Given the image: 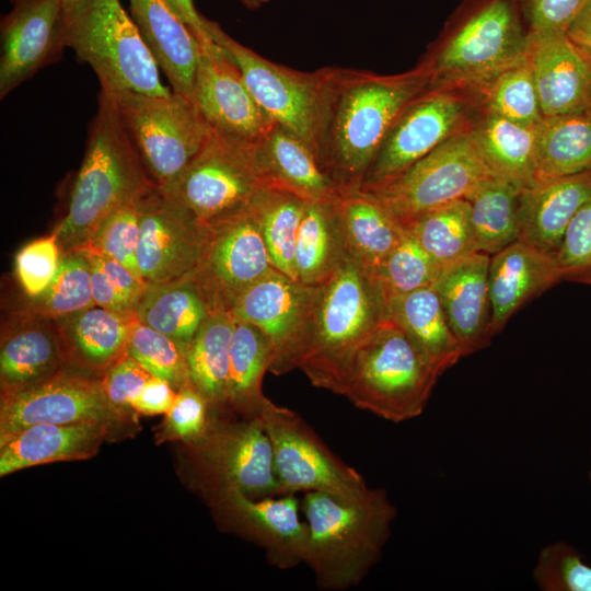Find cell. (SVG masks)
<instances>
[{"label":"cell","mask_w":591,"mask_h":591,"mask_svg":"<svg viewBox=\"0 0 591 591\" xmlns=\"http://www.w3.org/2000/svg\"><path fill=\"white\" fill-rule=\"evenodd\" d=\"M429 86L424 67L396 76L334 67L317 157L344 190H357L389 129Z\"/></svg>","instance_id":"6da1fadb"},{"label":"cell","mask_w":591,"mask_h":591,"mask_svg":"<svg viewBox=\"0 0 591 591\" xmlns=\"http://www.w3.org/2000/svg\"><path fill=\"white\" fill-rule=\"evenodd\" d=\"M389 303L373 274L351 255L323 282L314 297L287 362L313 386L334 392L354 350L385 320Z\"/></svg>","instance_id":"7a4b0ae2"},{"label":"cell","mask_w":591,"mask_h":591,"mask_svg":"<svg viewBox=\"0 0 591 591\" xmlns=\"http://www.w3.org/2000/svg\"><path fill=\"white\" fill-rule=\"evenodd\" d=\"M301 508L309 529L303 563L314 572L318 589L358 586L391 535L396 509L386 491L369 487L354 497L306 491Z\"/></svg>","instance_id":"3957f363"},{"label":"cell","mask_w":591,"mask_h":591,"mask_svg":"<svg viewBox=\"0 0 591 591\" xmlns=\"http://www.w3.org/2000/svg\"><path fill=\"white\" fill-rule=\"evenodd\" d=\"M152 184L113 99L101 90L67 213L53 231L61 253L84 247L114 210Z\"/></svg>","instance_id":"277c9868"},{"label":"cell","mask_w":591,"mask_h":591,"mask_svg":"<svg viewBox=\"0 0 591 591\" xmlns=\"http://www.w3.org/2000/svg\"><path fill=\"white\" fill-rule=\"evenodd\" d=\"M440 375L389 317L350 355L333 393L380 418L402 422L424 412Z\"/></svg>","instance_id":"5b68a950"},{"label":"cell","mask_w":591,"mask_h":591,"mask_svg":"<svg viewBox=\"0 0 591 591\" xmlns=\"http://www.w3.org/2000/svg\"><path fill=\"white\" fill-rule=\"evenodd\" d=\"M68 47L95 72L108 94L136 92L165 96L159 65L120 0L65 4Z\"/></svg>","instance_id":"8992f818"},{"label":"cell","mask_w":591,"mask_h":591,"mask_svg":"<svg viewBox=\"0 0 591 591\" xmlns=\"http://www.w3.org/2000/svg\"><path fill=\"white\" fill-rule=\"evenodd\" d=\"M108 95L149 177L161 188L177 179L213 131L196 103L173 91Z\"/></svg>","instance_id":"52a82bcc"},{"label":"cell","mask_w":591,"mask_h":591,"mask_svg":"<svg viewBox=\"0 0 591 591\" xmlns=\"http://www.w3.org/2000/svg\"><path fill=\"white\" fill-rule=\"evenodd\" d=\"M209 33L237 66L263 111L273 121L303 139L317 155L334 67L313 72L294 70L256 54L213 21Z\"/></svg>","instance_id":"ba28073f"},{"label":"cell","mask_w":591,"mask_h":591,"mask_svg":"<svg viewBox=\"0 0 591 591\" xmlns=\"http://www.w3.org/2000/svg\"><path fill=\"white\" fill-rule=\"evenodd\" d=\"M490 175L470 125L390 182L363 192L372 195L405 230L420 216L465 199Z\"/></svg>","instance_id":"9c48e42d"},{"label":"cell","mask_w":591,"mask_h":591,"mask_svg":"<svg viewBox=\"0 0 591 591\" xmlns=\"http://www.w3.org/2000/svg\"><path fill=\"white\" fill-rule=\"evenodd\" d=\"M267 186L255 143L213 130L177 179L162 189L206 225L246 207Z\"/></svg>","instance_id":"30bf717a"},{"label":"cell","mask_w":591,"mask_h":591,"mask_svg":"<svg viewBox=\"0 0 591 591\" xmlns=\"http://www.w3.org/2000/svg\"><path fill=\"white\" fill-rule=\"evenodd\" d=\"M523 35L508 0H496L472 18L437 56L422 66L429 86L478 92L524 56Z\"/></svg>","instance_id":"8fae6325"},{"label":"cell","mask_w":591,"mask_h":591,"mask_svg":"<svg viewBox=\"0 0 591 591\" xmlns=\"http://www.w3.org/2000/svg\"><path fill=\"white\" fill-rule=\"evenodd\" d=\"M250 204L204 225L199 258L190 276L210 313L231 314L240 297L276 269Z\"/></svg>","instance_id":"7c38bea8"},{"label":"cell","mask_w":591,"mask_h":591,"mask_svg":"<svg viewBox=\"0 0 591 591\" xmlns=\"http://www.w3.org/2000/svg\"><path fill=\"white\" fill-rule=\"evenodd\" d=\"M125 416L107 398L101 376L68 364L25 385L1 390L0 442L38 424L104 422Z\"/></svg>","instance_id":"4fadbf2b"},{"label":"cell","mask_w":591,"mask_h":591,"mask_svg":"<svg viewBox=\"0 0 591 591\" xmlns=\"http://www.w3.org/2000/svg\"><path fill=\"white\" fill-rule=\"evenodd\" d=\"M258 418L271 443L282 495L317 490L354 497L369 488L361 474L336 456L296 412L268 399Z\"/></svg>","instance_id":"5bb4252c"},{"label":"cell","mask_w":591,"mask_h":591,"mask_svg":"<svg viewBox=\"0 0 591 591\" xmlns=\"http://www.w3.org/2000/svg\"><path fill=\"white\" fill-rule=\"evenodd\" d=\"M190 447L215 500L234 491L251 498L282 495L271 443L258 417L235 422L215 417L206 436Z\"/></svg>","instance_id":"9a60e30c"},{"label":"cell","mask_w":591,"mask_h":591,"mask_svg":"<svg viewBox=\"0 0 591 591\" xmlns=\"http://www.w3.org/2000/svg\"><path fill=\"white\" fill-rule=\"evenodd\" d=\"M463 92L430 88L416 96L395 119L362 182L376 188L471 125Z\"/></svg>","instance_id":"2e32d148"},{"label":"cell","mask_w":591,"mask_h":591,"mask_svg":"<svg viewBox=\"0 0 591 591\" xmlns=\"http://www.w3.org/2000/svg\"><path fill=\"white\" fill-rule=\"evenodd\" d=\"M137 263L147 285L188 277L196 268L204 225L157 184L138 198Z\"/></svg>","instance_id":"e0dca14e"},{"label":"cell","mask_w":591,"mask_h":591,"mask_svg":"<svg viewBox=\"0 0 591 591\" xmlns=\"http://www.w3.org/2000/svg\"><path fill=\"white\" fill-rule=\"evenodd\" d=\"M1 18L0 99L59 60L68 47L63 0H11Z\"/></svg>","instance_id":"ac0fdd59"},{"label":"cell","mask_w":591,"mask_h":591,"mask_svg":"<svg viewBox=\"0 0 591 591\" xmlns=\"http://www.w3.org/2000/svg\"><path fill=\"white\" fill-rule=\"evenodd\" d=\"M200 46L194 102L213 130L256 143L275 121L258 105L228 54L215 42Z\"/></svg>","instance_id":"d6986e66"},{"label":"cell","mask_w":591,"mask_h":591,"mask_svg":"<svg viewBox=\"0 0 591 591\" xmlns=\"http://www.w3.org/2000/svg\"><path fill=\"white\" fill-rule=\"evenodd\" d=\"M315 286L273 269L251 286L231 311L235 321L262 331L274 349L269 372L287 373V362L310 310Z\"/></svg>","instance_id":"ffe728a7"},{"label":"cell","mask_w":591,"mask_h":591,"mask_svg":"<svg viewBox=\"0 0 591 591\" xmlns=\"http://www.w3.org/2000/svg\"><path fill=\"white\" fill-rule=\"evenodd\" d=\"M215 505L235 530L265 549L273 566L290 569L303 563L309 529L299 518L300 503L293 494L274 499L234 491L216 499Z\"/></svg>","instance_id":"44dd1931"},{"label":"cell","mask_w":591,"mask_h":591,"mask_svg":"<svg viewBox=\"0 0 591 591\" xmlns=\"http://www.w3.org/2000/svg\"><path fill=\"white\" fill-rule=\"evenodd\" d=\"M530 62L543 117L591 109V63L565 33L530 32Z\"/></svg>","instance_id":"7402d4cb"},{"label":"cell","mask_w":591,"mask_h":591,"mask_svg":"<svg viewBox=\"0 0 591 591\" xmlns=\"http://www.w3.org/2000/svg\"><path fill=\"white\" fill-rule=\"evenodd\" d=\"M489 263V255L472 253L443 266L432 286L464 357L487 347L493 337Z\"/></svg>","instance_id":"603a6c76"},{"label":"cell","mask_w":591,"mask_h":591,"mask_svg":"<svg viewBox=\"0 0 591 591\" xmlns=\"http://www.w3.org/2000/svg\"><path fill=\"white\" fill-rule=\"evenodd\" d=\"M564 279L556 256L515 241L490 256V332L499 333L529 300Z\"/></svg>","instance_id":"cb8c5ba5"},{"label":"cell","mask_w":591,"mask_h":591,"mask_svg":"<svg viewBox=\"0 0 591 591\" xmlns=\"http://www.w3.org/2000/svg\"><path fill=\"white\" fill-rule=\"evenodd\" d=\"M255 154L268 186L290 192L305 201H333L344 193L313 149L276 123L255 143Z\"/></svg>","instance_id":"d4e9b609"},{"label":"cell","mask_w":591,"mask_h":591,"mask_svg":"<svg viewBox=\"0 0 591 591\" xmlns=\"http://www.w3.org/2000/svg\"><path fill=\"white\" fill-rule=\"evenodd\" d=\"M104 422L38 424L0 442V476L36 465L86 460L108 436Z\"/></svg>","instance_id":"484cf974"},{"label":"cell","mask_w":591,"mask_h":591,"mask_svg":"<svg viewBox=\"0 0 591 591\" xmlns=\"http://www.w3.org/2000/svg\"><path fill=\"white\" fill-rule=\"evenodd\" d=\"M129 3L131 18L172 91L193 100L200 43L166 0H129Z\"/></svg>","instance_id":"4316f807"},{"label":"cell","mask_w":591,"mask_h":591,"mask_svg":"<svg viewBox=\"0 0 591 591\" xmlns=\"http://www.w3.org/2000/svg\"><path fill=\"white\" fill-rule=\"evenodd\" d=\"M70 364L55 320L20 313L0 346L1 390L43 379Z\"/></svg>","instance_id":"83f0119b"},{"label":"cell","mask_w":591,"mask_h":591,"mask_svg":"<svg viewBox=\"0 0 591 591\" xmlns=\"http://www.w3.org/2000/svg\"><path fill=\"white\" fill-rule=\"evenodd\" d=\"M590 196L591 172L524 188L519 240L556 256L570 220Z\"/></svg>","instance_id":"f1b7e54d"},{"label":"cell","mask_w":591,"mask_h":591,"mask_svg":"<svg viewBox=\"0 0 591 591\" xmlns=\"http://www.w3.org/2000/svg\"><path fill=\"white\" fill-rule=\"evenodd\" d=\"M136 320L95 305L55 321L69 363L101 376L126 354L130 328Z\"/></svg>","instance_id":"f546056e"},{"label":"cell","mask_w":591,"mask_h":591,"mask_svg":"<svg viewBox=\"0 0 591 591\" xmlns=\"http://www.w3.org/2000/svg\"><path fill=\"white\" fill-rule=\"evenodd\" d=\"M476 148L494 176L522 188L533 187L536 130L482 111L471 123Z\"/></svg>","instance_id":"4dcf8cb0"},{"label":"cell","mask_w":591,"mask_h":591,"mask_svg":"<svg viewBox=\"0 0 591 591\" xmlns=\"http://www.w3.org/2000/svg\"><path fill=\"white\" fill-rule=\"evenodd\" d=\"M338 210L347 252L373 273L404 237V230L384 207L361 189L344 192Z\"/></svg>","instance_id":"1f68e13d"},{"label":"cell","mask_w":591,"mask_h":591,"mask_svg":"<svg viewBox=\"0 0 591 591\" xmlns=\"http://www.w3.org/2000/svg\"><path fill=\"white\" fill-rule=\"evenodd\" d=\"M389 317L408 334L440 374L464 357L433 287L392 300Z\"/></svg>","instance_id":"d6a6232c"},{"label":"cell","mask_w":591,"mask_h":591,"mask_svg":"<svg viewBox=\"0 0 591 591\" xmlns=\"http://www.w3.org/2000/svg\"><path fill=\"white\" fill-rule=\"evenodd\" d=\"M535 130V185L591 172V109L543 117Z\"/></svg>","instance_id":"836d02e7"},{"label":"cell","mask_w":591,"mask_h":591,"mask_svg":"<svg viewBox=\"0 0 591 591\" xmlns=\"http://www.w3.org/2000/svg\"><path fill=\"white\" fill-rule=\"evenodd\" d=\"M338 199L305 201L294 257L297 279L302 283L315 286L325 281L348 255Z\"/></svg>","instance_id":"e575fe53"},{"label":"cell","mask_w":591,"mask_h":591,"mask_svg":"<svg viewBox=\"0 0 591 591\" xmlns=\"http://www.w3.org/2000/svg\"><path fill=\"white\" fill-rule=\"evenodd\" d=\"M273 361L274 349L266 335L250 323L235 321L230 344L227 406L243 418L259 417L269 399L262 385Z\"/></svg>","instance_id":"d590c367"},{"label":"cell","mask_w":591,"mask_h":591,"mask_svg":"<svg viewBox=\"0 0 591 591\" xmlns=\"http://www.w3.org/2000/svg\"><path fill=\"white\" fill-rule=\"evenodd\" d=\"M210 314L202 292L192 276L147 285L136 318L186 348Z\"/></svg>","instance_id":"8d00e7d4"},{"label":"cell","mask_w":591,"mask_h":591,"mask_svg":"<svg viewBox=\"0 0 591 591\" xmlns=\"http://www.w3.org/2000/svg\"><path fill=\"white\" fill-rule=\"evenodd\" d=\"M523 189L490 175L465 198L477 252L491 256L519 240Z\"/></svg>","instance_id":"74e56055"},{"label":"cell","mask_w":591,"mask_h":591,"mask_svg":"<svg viewBox=\"0 0 591 591\" xmlns=\"http://www.w3.org/2000/svg\"><path fill=\"white\" fill-rule=\"evenodd\" d=\"M234 318L210 313L186 349L190 384L218 410L227 406L229 355Z\"/></svg>","instance_id":"f35d334b"},{"label":"cell","mask_w":591,"mask_h":591,"mask_svg":"<svg viewBox=\"0 0 591 591\" xmlns=\"http://www.w3.org/2000/svg\"><path fill=\"white\" fill-rule=\"evenodd\" d=\"M304 205L299 196L271 186L262 188L250 204L274 267L296 280V242Z\"/></svg>","instance_id":"ab89813d"},{"label":"cell","mask_w":591,"mask_h":591,"mask_svg":"<svg viewBox=\"0 0 591 591\" xmlns=\"http://www.w3.org/2000/svg\"><path fill=\"white\" fill-rule=\"evenodd\" d=\"M405 230L415 236L440 268L477 252L466 199L431 210Z\"/></svg>","instance_id":"60d3db41"},{"label":"cell","mask_w":591,"mask_h":591,"mask_svg":"<svg viewBox=\"0 0 591 591\" xmlns=\"http://www.w3.org/2000/svg\"><path fill=\"white\" fill-rule=\"evenodd\" d=\"M477 94L484 112L529 128H535L543 119L533 72L525 54L486 83Z\"/></svg>","instance_id":"b9f144b4"},{"label":"cell","mask_w":591,"mask_h":591,"mask_svg":"<svg viewBox=\"0 0 591 591\" xmlns=\"http://www.w3.org/2000/svg\"><path fill=\"white\" fill-rule=\"evenodd\" d=\"M93 306L90 260L77 250L62 254L50 285L38 297L28 299L22 312L58 320Z\"/></svg>","instance_id":"7bdbcfd3"},{"label":"cell","mask_w":591,"mask_h":591,"mask_svg":"<svg viewBox=\"0 0 591 591\" xmlns=\"http://www.w3.org/2000/svg\"><path fill=\"white\" fill-rule=\"evenodd\" d=\"M441 268L406 231L398 245L372 273L389 303L413 291L432 287Z\"/></svg>","instance_id":"ee69618b"},{"label":"cell","mask_w":591,"mask_h":591,"mask_svg":"<svg viewBox=\"0 0 591 591\" xmlns=\"http://www.w3.org/2000/svg\"><path fill=\"white\" fill-rule=\"evenodd\" d=\"M186 349L171 337L136 320L130 328L126 352L152 376L169 382L178 391L190 384Z\"/></svg>","instance_id":"f6af8a7d"},{"label":"cell","mask_w":591,"mask_h":591,"mask_svg":"<svg viewBox=\"0 0 591 591\" xmlns=\"http://www.w3.org/2000/svg\"><path fill=\"white\" fill-rule=\"evenodd\" d=\"M138 198L114 210L82 248L116 259L142 279L137 263L140 232Z\"/></svg>","instance_id":"bcb514c9"},{"label":"cell","mask_w":591,"mask_h":591,"mask_svg":"<svg viewBox=\"0 0 591 591\" xmlns=\"http://www.w3.org/2000/svg\"><path fill=\"white\" fill-rule=\"evenodd\" d=\"M533 580L543 591H591V566L572 545L554 542L540 552Z\"/></svg>","instance_id":"7dc6e473"},{"label":"cell","mask_w":591,"mask_h":591,"mask_svg":"<svg viewBox=\"0 0 591 591\" xmlns=\"http://www.w3.org/2000/svg\"><path fill=\"white\" fill-rule=\"evenodd\" d=\"M215 412L207 398L188 384L177 391L159 437L162 441L177 440L195 444L206 436L216 417Z\"/></svg>","instance_id":"c3c4849f"},{"label":"cell","mask_w":591,"mask_h":591,"mask_svg":"<svg viewBox=\"0 0 591 591\" xmlns=\"http://www.w3.org/2000/svg\"><path fill=\"white\" fill-rule=\"evenodd\" d=\"M61 256L54 232L26 243L18 251L14 274L28 299L38 297L47 289L57 274Z\"/></svg>","instance_id":"681fc988"},{"label":"cell","mask_w":591,"mask_h":591,"mask_svg":"<svg viewBox=\"0 0 591 591\" xmlns=\"http://www.w3.org/2000/svg\"><path fill=\"white\" fill-rule=\"evenodd\" d=\"M556 259L564 279L591 278V196L570 220Z\"/></svg>","instance_id":"f907efd6"},{"label":"cell","mask_w":591,"mask_h":591,"mask_svg":"<svg viewBox=\"0 0 591 591\" xmlns=\"http://www.w3.org/2000/svg\"><path fill=\"white\" fill-rule=\"evenodd\" d=\"M151 376L144 367L126 352L104 371L101 383L108 401L127 415Z\"/></svg>","instance_id":"816d5d0a"},{"label":"cell","mask_w":591,"mask_h":591,"mask_svg":"<svg viewBox=\"0 0 591 591\" xmlns=\"http://www.w3.org/2000/svg\"><path fill=\"white\" fill-rule=\"evenodd\" d=\"M586 0H525L531 32L565 33Z\"/></svg>","instance_id":"f5cc1de1"},{"label":"cell","mask_w":591,"mask_h":591,"mask_svg":"<svg viewBox=\"0 0 591 591\" xmlns=\"http://www.w3.org/2000/svg\"><path fill=\"white\" fill-rule=\"evenodd\" d=\"M81 251L90 260L92 296L95 305L124 317L136 318L137 308L113 286L96 259L89 252Z\"/></svg>","instance_id":"db71d44e"},{"label":"cell","mask_w":591,"mask_h":591,"mask_svg":"<svg viewBox=\"0 0 591 591\" xmlns=\"http://www.w3.org/2000/svg\"><path fill=\"white\" fill-rule=\"evenodd\" d=\"M81 250L89 252L96 259L113 286L137 308L147 283L116 259L90 250Z\"/></svg>","instance_id":"11a10c76"},{"label":"cell","mask_w":591,"mask_h":591,"mask_svg":"<svg viewBox=\"0 0 591 591\" xmlns=\"http://www.w3.org/2000/svg\"><path fill=\"white\" fill-rule=\"evenodd\" d=\"M176 393L169 382L151 376L140 395L132 402L131 408L144 415L166 414L175 401Z\"/></svg>","instance_id":"9f6ffc18"},{"label":"cell","mask_w":591,"mask_h":591,"mask_svg":"<svg viewBox=\"0 0 591 591\" xmlns=\"http://www.w3.org/2000/svg\"><path fill=\"white\" fill-rule=\"evenodd\" d=\"M565 34L575 48L591 63V0H586Z\"/></svg>","instance_id":"6f0895ef"},{"label":"cell","mask_w":591,"mask_h":591,"mask_svg":"<svg viewBox=\"0 0 591 591\" xmlns=\"http://www.w3.org/2000/svg\"><path fill=\"white\" fill-rule=\"evenodd\" d=\"M174 13L186 24L200 44L212 43L209 33L210 20L202 16L193 0H166Z\"/></svg>","instance_id":"680465c9"},{"label":"cell","mask_w":591,"mask_h":591,"mask_svg":"<svg viewBox=\"0 0 591 591\" xmlns=\"http://www.w3.org/2000/svg\"><path fill=\"white\" fill-rule=\"evenodd\" d=\"M241 2L244 7H246L250 10H256L264 5L265 3L269 2L270 0H237Z\"/></svg>","instance_id":"91938a15"},{"label":"cell","mask_w":591,"mask_h":591,"mask_svg":"<svg viewBox=\"0 0 591 591\" xmlns=\"http://www.w3.org/2000/svg\"><path fill=\"white\" fill-rule=\"evenodd\" d=\"M78 1H81V0H63V3L67 5V4L76 3Z\"/></svg>","instance_id":"94428289"},{"label":"cell","mask_w":591,"mask_h":591,"mask_svg":"<svg viewBox=\"0 0 591 591\" xmlns=\"http://www.w3.org/2000/svg\"><path fill=\"white\" fill-rule=\"evenodd\" d=\"M582 282L588 283L591 286V278L583 280Z\"/></svg>","instance_id":"6125c7cd"},{"label":"cell","mask_w":591,"mask_h":591,"mask_svg":"<svg viewBox=\"0 0 591 591\" xmlns=\"http://www.w3.org/2000/svg\"><path fill=\"white\" fill-rule=\"evenodd\" d=\"M588 475H589V479H590V483H591V465H590Z\"/></svg>","instance_id":"be15d7a7"}]
</instances>
